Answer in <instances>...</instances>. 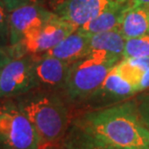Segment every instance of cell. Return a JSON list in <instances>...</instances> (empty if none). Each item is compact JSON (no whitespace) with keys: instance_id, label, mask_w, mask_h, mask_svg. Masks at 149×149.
I'll return each instance as SVG.
<instances>
[{"instance_id":"1","label":"cell","mask_w":149,"mask_h":149,"mask_svg":"<svg viewBox=\"0 0 149 149\" xmlns=\"http://www.w3.org/2000/svg\"><path fill=\"white\" fill-rule=\"evenodd\" d=\"M71 122L118 149H149V130L134 99L93 109Z\"/></svg>"},{"instance_id":"2","label":"cell","mask_w":149,"mask_h":149,"mask_svg":"<svg viewBox=\"0 0 149 149\" xmlns=\"http://www.w3.org/2000/svg\"><path fill=\"white\" fill-rule=\"evenodd\" d=\"M14 100L36 128L42 145L62 141L71 119L68 103L57 91L35 88Z\"/></svg>"},{"instance_id":"3","label":"cell","mask_w":149,"mask_h":149,"mask_svg":"<svg viewBox=\"0 0 149 149\" xmlns=\"http://www.w3.org/2000/svg\"><path fill=\"white\" fill-rule=\"evenodd\" d=\"M122 58L102 52H90L69 68L64 92L71 103H84Z\"/></svg>"},{"instance_id":"4","label":"cell","mask_w":149,"mask_h":149,"mask_svg":"<svg viewBox=\"0 0 149 149\" xmlns=\"http://www.w3.org/2000/svg\"><path fill=\"white\" fill-rule=\"evenodd\" d=\"M36 128L14 99L0 102V149H40Z\"/></svg>"},{"instance_id":"5","label":"cell","mask_w":149,"mask_h":149,"mask_svg":"<svg viewBox=\"0 0 149 149\" xmlns=\"http://www.w3.org/2000/svg\"><path fill=\"white\" fill-rule=\"evenodd\" d=\"M77 28L57 15V17L49 23L25 35L17 45L9 46L10 52L13 58L42 54L58 45Z\"/></svg>"},{"instance_id":"6","label":"cell","mask_w":149,"mask_h":149,"mask_svg":"<svg viewBox=\"0 0 149 149\" xmlns=\"http://www.w3.org/2000/svg\"><path fill=\"white\" fill-rule=\"evenodd\" d=\"M34 55L12 58L0 72V99H14L39 87Z\"/></svg>"},{"instance_id":"7","label":"cell","mask_w":149,"mask_h":149,"mask_svg":"<svg viewBox=\"0 0 149 149\" xmlns=\"http://www.w3.org/2000/svg\"><path fill=\"white\" fill-rule=\"evenodd\" d=\"M129 0H60L53 6V12L60 18L80 27L102 13Z\"/></svg>"},{"instance_id":"8","label":"cell","mask_w":149,"mask_h":149,"mask_svg":"<svg viewBox=\"0 0 149 149\" xmlns=\"http://www.w3.org/2000/svg\"><path fill=\"white\" fill-rule=\"evenodd\" d=\"M57 15L42 4L27 5L15 9L9 14L10 46L17 45L25 35L49 23Z\"/></svg>"},{"instance_id":"9","label":"cell","mask_w":149,"mask_h":149,"mask_svg":"<svg viewBox=\"0 0 149 149\" xmlns=\"http://www.w3.org/2000/svg\"><path fill=\"white\" fill-rule=\"evenodd\" d=\"M116 66L109 73L103 83L84 102L93 109L124 102L138 94L136 88L122 78Z\"/></svg>"},{"instance_id":"10","label":"cell","mask_w":149,"mask_h":149,"mask_svg":"<svg viewBox=\"0 0 149 149\" xmlns=\"http://www.w3.org/2000/svg\"><path fill=\"white\" fill-rule=\"evenodd\" d=\"M35 74L39 84L38 88L59 91L65 86L70 63L53 56L34 55Z\"/></svg>"},{"instance_id":"11","label":"cell","mask_w":149,"mask_h":149,"mask_svg":"<svg viewBox=\"0 0 149 149\" xmlns=\"http://www.w3.org/2000/svg\"><path fill=\"white\" fill-rule=\"evenodd\" d=\"M90 40L91 35L82 32L77 28L57 46L42 53V55L53 56L72 64L90 53Z\"/></svg>"},{"instance_id":"12","label":"cell","mask_w":149,"mask_h":149,"mask_svg":"<svg viewBox=\"0 0 149 149\" xmlns=\"http://www.w3.org/2000/svg\"><path fill=\"white\" fill-rule=\"evenodd\" d=\"M131 6L132 0H129L128 2L124 3V4L118 5L115 8H112L102 13L95 18L78 27V29L86 34L93 35L118 28L122 23L125 14Z\"/></svg>"},{"instance_id":"13","label":"cell","mask_w":149,"mask_h":149,"mask_svg":"<svg viewBox=\"0 0 149 149\" xmlns=\"http://www.w3.org/2000/svg\"><path fill=\"white\" fill-rule=\"evenodd\" d=\"M59 144L63 149H118L91 135L73 122Z\"/></svg>"},{"instance_id":"14","label":"cell","mask_w":149,"mask_h":149,"mask_svg":"<svg viewBox=\"0 0 149 149\" xmlns=\"http://www.w3.org/2000/svg\"><path fill=\"white\" fill-rule=\"evenodd\" d=\"M148 16L149 9L131 6L118 27L123 37L128 40L149 34Z\"/></svg>"},{"instance_id":"15","label":"cell","mask_w":149,"mask_h":149,"mask_svg":"<svg viewBox=\"0 0 149 149\" xmlns=\"http://www.w3.org/2000/svg\"><path fill=\"white\" fill-rule=\"evenodd\" d=\"M126 39L118 28L91 35V52H102L122 58Z\"/></svg>"},{"instance_id":"16","label":"cell","mask_w":149,"mask_h":149,"mask_svg":"<svg viewBox=\"0 0 149 149\" xmlns=\"http://www.w3.org/2000/svg\"><path fill=\"white\" fill-rule=\"evenodd\" d=\"M149 56V34L126 40L122 58Z\"/></svg>"},{"instance_id":"17","label":"cell","mask_w":149,"mask_h":149,"mask_svg":"<svg viewBox=\"0 0 149 149\" xmlns=\"http://www.w3.org/2000/svg\"><path fill=\"white\" fill-rule=\"evenodd\" d=\"M9 14L10 12L0 0V47L10 46V29H9Z\"/></svg>"},{"instance_id":"18","label":"cell","mask_w":149,"mask_h":149,"mask_svg":"<svg viewBox=\"0 0 149 149\" xmlns=\"http://www.w3.org/2000/svg\"><path fill=\"white\" fill-rule=\"evenodd\" d=\"M134 100L142 121L149 130V88L138 93Z\"/></svg>"},{"instance_id":"19","label":"cell","mask_w":149,"mask_h":149,"mask_svg":"<svg viewBox=\"0 0 149 149\" xmlns=\"http://www.w3.org/2000/svg\"><path fill=\"white\" fill-rule=\"evenodd\" d=\"M5 6L7 7L9 12L15 9L23 7L27 5H35V4H42L43 0H2Z\"/></svg>"},{"instance_id":"20","label":"cell","mask_w":149,"mask_h":149,"mask_svg":"<svg viewBox=\"0 0 149 149\" xmlns=\"http://www.w3.org/2000/svg\"><path fill=\"white\" fill-rule=\"evenodd\" d=\"M13 58L10 52V47H1L0 49V72L5 67V65Z\"/></svg>"},{"instance_id":"21","label":"cell","mask_w":149,"mask_h":149,"mask_svg":"<svg viewBox=\"0 0 149 149\" xmlns=\"http://www.w3.org/2000/svg\"><path fill=\"white\" fill-rule=\"evenodd\" d=\"M148 88H149V69L147 71H145L143 73V75H142V78L138 86V93L146 90Z\"/></svg>"},{"instance_id":"22","label":"cell","mask_w":149,"mask_h":149,"mask_svg":"<svg viewBox=\"0 0 149 149\" xmlns=\"http://www.w3.org/2000/svg\"><path fill=\"white\" fill-rule=\"evenodd\" d=\"M132 6L149 9V0H132Z\"/></svg>"},{"instance_id":"23","label":"cell","mask_w":149,"mask_h":149,"mask_svg":"<svg viewBox=\"0 0 149 149\" xmlns=\"http://www.w3.org/2000/svg\"><path fill=\"white\" fill-rule=\"evenodd\" d=\"M40 149H63L61 147V145L59 143L58 144H45V145H42Z\"/></svg>"},{"instance_id":"24","label":"cell","mask_w":149,"mask_h":149,"mask_svg":"<svg viewBox=\"0 0 149 149\" xmlns=\"http://www.w3.org/2000/svg\"><path fill=\"white\" fill-rule=\"evenodd\" d=\"M148 27H149V16H148Z\"/></svg>"},{"instance_id":"25","label":"cell","mask_w":149,"mask_h":149,"mask_svg":"<svg viewBox=\"0 0 149 149\" xmlns=\"http://www.w3.org/2000/svg\"><path fill=\"white\" fill-rule=\"evenodd\" d=\"M0 49H1V47H0Z\"/></svg>"}]
</instances>
